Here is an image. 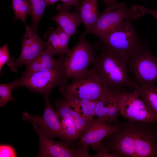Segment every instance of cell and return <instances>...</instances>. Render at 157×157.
<instances>
[{
	"label": "cell",
	"instance_id": "obj_1",
	"mask_svg": "<svg viewBox=\"0 0 157 157\" xmlns=\"http://www.w3.org/2000/svg\"><path fill=\"white\" fill-rule=\"evenodd\" d=\"M96 44L99 53L90 69L110 91L126 88L135 90L139 85L130 78L127 58L99 42Z\"/></svg>",
	"mask_w": 157,
	"mask_h": 157
},
{
	"label": "cell",
	"instance_id": "obj_2",
	"mask_svg": "<svg viewBox=\"0 0 157 157\" xmlns=\"http://www.w3.org/2000/svg\"><path fill=\"white\" fill-rule=\"evenodd\" d=\"M133 21L130 19L124 20L100 38L99 42L127 59L138 49L143 41L134 27Z\"/></svg>",
	"mask_w": 157,
	"mask_h": 157
},
{
	"label": "cell",
	"instance_id": "obj_3",
	"mask_svg": "<svg viewBox=\"0 0 157 157\" xmlns=\"http://www.w3.org/2000/svg\"><path fill=\"white\" fill-rule=\"evenodd\" d=\"M83 33L76 45L65 55L64 63V80L65 84L69 79L73 80L86 74L89 67L95 61V44L87 42Z\"/></svg>",
	"mask_w": 157,
	"mask_h": 157
},
{
	"label": "cell",
	"instance_id": "obj_4",
	"mask_svg": "<svg viewBox=\"0 0 157 157\" xmlns=\"http://www.w3.org/2000/svg\"><path fill=\"white\" fill-rule=\"evenodd\" d=\"M64 98L72 97L92 100H105L112 94L90 69L85 74L69 83L59 86Z\"/></svg>",
	"mask_w": 157,
	"mask_h": 157
},
{
	"label": "cell",
	"instance_id": "obj_5",
	"mask_svg": "<svg viewBox=\"0 0 157 157\" xmlns=\"http://www.w3.org/2000/svg\"><path fill=\"white\" fill-rule=\"evenodd\" d=\"M129 72L133 80L141 86L157 82V56L151 51L146 40L138 49L127 58Z\"/></svg>",
	"mask_w": 157,
	"mask_h": 157
},
{
	"label": "cell",
	"instance_id": "obj_6",
	"mask_svg": "<svg viewBox=\"0 0 157 157\" xmlns=\"http://www.w3.org/2000/svg\"><path fill=\"white\" fill-rule=\"evenodd\" d=\"M64 74L63 63L48 71L37 72L26 77H21L15 89L24 87L33 92L49 97L53 88L65 84Z\"/></svg>",
	"mask_w": 157,
	"mask_h": 157
},
{
	"label": "cell",
	"instance_id": "obj_7",
	"mask_svg": "<svg viewBox=\"0 0 157 157\" xmlns=\"http://www.w3.org/2000/svg\"><path fill=\"white\" fill-rule=\"evenodd\" d=\"M145 14L140 6L134 4L130 8L125 3L122 7L112 10L105 9L99 15L90 33L100 39L114 27L124 20H137Z\"/></svg>",
	"mask_w": 157,
	"mask_h": 157
},
{
	"label": "cell",
	"instance_id": "obj_8",
	"mask_svg": "<svg viewBox=\"0 0 157 157\" xmlns=\"http://www.w3.org/2000/svg\"><path fill=\"white\" fill-rule=\"evenodd\" d=\"M118 130L103 140L104 147L119 157H135L133 122L119 121Z\"/></svg>",
	"mask_w": 157,
	"mask_h": 157
},
{
	"label": "cell",
	"instance_id": "obj_9",
	"mask_svg": "<svg viewBox=\"0 0 157 157\" xmlns=\"http://www.w3.org/2000/svg\"><path fill=\"white\" fill-rule=\"evenodd\" d=\"M119 114L128 121L157 125V117L135 91L126 90L124 92L121 100Z\"/></svg>",
	"mask_w": 157,
	"mask_h": 157
},
{
	"label": "cell",
	"instance_id": "obj_10",
	"mask_svg": "<svg viewBox=\"0 0 157 157\" xmlns=\"http://www.w3.org/2000/svg\"><path fill=\"white\" fill-rule=\"evenodd\" d=\"M38 134L40 144L37 157H90L89 147H78L70 145L63 141H57L42 133L38 127L33 125Z\"/></svg>",
	"mask_w": 157,
	"mask_h": 157
},
{
	"label": "cell",
	"instance_id": "obj_11",
	"mask_svg": "<svg viewBox=\"0 0 157 157\" xmlns=\"http://www.w3.org/2000/svg\"><path fill=\"white\" fill-rule=\"evenodd\" d=\"M43 97L45 106L42 114L40 115H32L24 111L22 114V119L28 121L33 125H37L47 137L51 138H58L71 145L62 133L61 121L54 110L49 97Z\"/></svg>",
	"mask_w": 157,
	"mask_h": 157
},
{
	"label": "cell",
	"instance_id": "obj_12",
	"mask_svg": "<svg viewBox=\"0 0 157 157\" xmlns=\"http://www.w3.org/2000/svg\"><path fill=\"white\" fill-rule=\"evenodd\" d=\"M24 35L21 40L20 53L16 60L13 57L7 63L10 70L16 72L19 66L27 65L34 60L44 50L46 41L42 40L37 32L27 25Z\"/></svg>",
	"mask_w": 157,
	"mask_h": 157
},
{
	"label": "cell",
	"instance_id": "obj_13",
	"mask_svg": "<svg viewBox=\"0 0 157 157\" xmlns=\"http://www.w3.org/2000/svg\"><path fill=\"white\" fill-rule=\"evenodd\" d=\"M157 125L133 122L135 157H157Z\"/></svg>",
	"mask_w": 157,
	"mask_h": 157
},
{
	"label": "cell",
	"instance_id": "obj_14",
	"mask_svg": "<svg viewBox=\"0 0 157 157\" xmlns=\"http://www.w3.org/2000/svg\"><path fill=\"white\" fill-rule=\"evenodd\" d=\"M118 129L116 125L109 124L97 118H94L75 143V146L78 147L90 146L97 152L104 147L102 142L104 139Z\"/></svg>",
	"mask_w": 157,
	"mask_h": 157
},
{
	"label": "cell",
	"instance_id": "obj_15",
	"mask_svg": "<svg viewBox=\"0 0 157 157\" xmlns=\"http://www.w3.org/2000/svg\"><path fill=\"white\" fill-rule=\"evenodd\" d=\"M126 89L115 91L113 96L106 100L97 101L95 110L97 119L110 124H117L120 103Z\"/></svg>",
	"mask_w": 157,
	"mask_h": 157
},
{
	"label": "cell",
	"instance_id": "obj_16",
	"mask_svg": "<svg viewBox=\"0 0 157 157\" xmlns=\"http://www.w3.org/2000/svg\"><path fill=\"white\" fill-rule=\"evenodd\" d=\"M70 37L59 26L56 29L49 27L44 35L47 42L44 50L53 56L67 55L70 51L68 46Z\"/></svg>",
	"mask_w": 157,
	"mask_h": 157
},
{
	"label": "cell",
	"instance_id": "obj_17",
	"mask_svg": "<svg viewBox=\"0 0 157 157\" xmlns=\"http://www.w3.org/2000/svg\"><path fill=\"white\" fill-rule=\"evenodd\" d=\"M56 9L58 13L49 19L70 37L76 34L78 27L82 24L78 13V5L75 7L71 12H70L71 8L63 3L57 5Z\"/></svg>",
	"mask_w": 157,
	"mask_h": 157
},
{
	"label": "cell",
	"instance_id": "obj_18",
	"mask_svg": "<svg viewBox=\"0 0 157 157\" xmlns=\"http://www.w3.org/2000/svg\"><path fill=\"white\" fill-rule=\"evenodd\" d=\"M65 56H61L56 59L44 50L34 60L26 66L21 77H26L36 72L48 71L57 67L64 63Z\"/></svg>",
	"mask_w": 157,
	"mask_h": 157
},
{
	"label": "cell",
	"instance_id": "obj_19",
	"mask_svg": "<svg viewBox=\"0 0 157 157\" xmlns=\"http://www.w3.org/2000/svg\"><path fill=\"white\" fill-rule=\"evenodd\" d=\"M78 13L85 30V35L89 34L90 31L99 15L97 0H78Z\"/></svg>",
	"mask_w": 157,
	"mask_h": 157
},
{
	"label": "cell",
	"instance_id": "obj_20",
	"mask_svg": "<svg viewBox=\"0 0 157 157\" xmlns=\"http://www.w3.org/2000/svg\"><path fill=\"white\" fill-rule=\"evenodd\" d=\"M64 98L75 112L88 119H93L95 116V110L98 101L72 97Z\"/></svg>",
	"mask_w": 157,
	"mask_h": 157
},
{
	"label": "cell",
	"instance_id": "obj_21",
	"mask_svg": "<svg viewBox=\"0 0 157 157\" xmlns=\"http://www.w3.org/2000/svg\"><path fill=\"white\" fill-rule=\"evenodd\" d=\"M135 91L157 117V86L154 83L150 82L139 86Z\"/></svg>",
	"mask_w": 157,
	"mask_h": 157
},
{
	"label": "cell",
	"instance_id": "obj_22",
	"mask_svg": "<svg viewBox=\"0 0 157 157\" xmlns=\"http://www.w3.org/2000/svg\"><path fill=\"white\" fill-rule=\"evenodd\" d=\"M54 105L56 109V113L60 119H70L75 124L78 119L82 116L71 108L64 98H57L54 102Z\"/></svg>",
	"mask_w": 157,
	"mask_h": 157
},
{
	"label": "cell",
	"instance_id": "obj_23",
	"mask_svg": "<svg viewBox=\"0 0 157 157\" xmlns=\"http://www.w3.org/2000/svg\"><path fill=\"white\" fill-rule=\"evenodd\" d=\"M30 5L29 15L32 19L30 26L37 32L38 23L43 16L45 8L47 6L44 0H28Z\"/></svg>",
	"mask_w": 157,
	"mask_h": 157
},
{
	"label": "cell",
	"instance_id": "obj_24",
	"mask_svg": "<svg viewBox=\"0 0 157 157\" xmlns=\"http://www.w3.org/2000/svg\"><path fill=\"white\" fill-rule=\"evenodd\" d=\"M60 120L62 133L72 145V143L80 138L81 135L72 119L63 118Z\"/></svg>",
	"mask_w": 157,
	"mask_h": 157
},
{
	"label": "cell",
	"instance_id": "obj_25",
	"mask_svg": "<svg viewBox=\"0 0 157 157\" xmlns=\"http://www.w3.org/2000/svg\"><path fill=\"white\" fill-rule=\"evenodd\" d=\"M10 7L13 9L14 16L13 20L19 19L26 26V18L30 12V5L28 0H12Z\"/></svg>",
	"mask_w": 157,
	"mask_h": 157
},
{
	"label": "cell",
	"instance_id": "obj_26",
	"mask_svg": "<svg viewBox=\"0 0 157 157\" xmlns=\"http://www.w3.org/2000/svg\"><path fill=\"white\" fill-rule=\"evenodd\" d=\"M18 79L7 84H0V107H4L9 101H15L12 95V92L17 85Z\"/></svg>",
	"mask_w": 157,
	"mask_h": 157
},
{
	"label": "cell",
	"instance_id": "obj_27",
	"mask_svg": "<svg viewBox=\"0 0 157 157\" xmlns=\"http://www.w3.org/2000/svg\"><path fill=\"white\" fill-rule=\"evenodd\" d=\"M8 45V43L5 44L0 48V74L3 66L13 58L10 55Z\"/></svg>",
	"mask_w": 157,
	"mask_h": 157
},
{
	"label": "cell",
	"instance_id": "obj_28",
	"mask_svg": "<svg viewBox=\"0 0 157 157\" xmlns=\"http://www.w3.org/2000/svg\"><path fill=\"white\" fill-rule=\"evenodd\" d=\"M17 156L16 151L11 145L2 144L0 146V157H15Z\"/></svg>",
	"mask_w": 157,
	"mask_h": 157
},
{
	"label": "cell",
	"instance_id": "obj_29",
	"mask_svg": "<svg viewBox=\"0 0 157 157\" xmlns=\"http://www.w3.org/2000/svg\"><path fill=\"white\" fill-rule=\"evenodd\" d=\"M103 3L106 6L105 9L112 10L119 8L125 4L124 2H119L116 0H103Z\"/></svg>",
	"mask_w": 157,
	"mask_h": 157
},
{
	"label": "cell",
	"instance_id": "obj_30",
	"mask_svg": "<svg viewBox=\"0 0 157 157\" xmlns=\"http://www.w3.org/2000/svg\"><path fill=\"white\" fill-rule=\"evenodd\" d=\"M92 157H119L117 155L113 153L104 147L97 152L95 154L92 156Z\"/></svg>",
	"mask_w": 157,
	"mask_h": 157
},
{
	"label": "cell",
	"instance_id": "obj_31",
	"mask_svg": "<svg viewBox=\"0 0 157 157\" xmlns=\"http://www.w3.org/2000/svg\"><path fill=\"white\" fill-rule=\"evenodd\" d=\"M141 10L144 14H149L153 16L157 20V9L153 10L147 8L143 6H140Z\"/></svg>",
	"mask_w": 157,
	"mask_h": 157
},
{
	"label": "cell",
	"instance_id": "obj_32",
	"mask_svg": "<svg viewBox=\"0 0 157 157\" xmlns=\"http://www.w3.org/2000/svg\"><path fill=\"white\" fill-rule=\"evenodd\" d=\"M66 6L71 8V6L74 7L78 6L79 4L78 0H60Z\"/></svg>",
	"mask_w": 157,
	"mask_h": 157
},
{
	"label": "cell",
	"instance_id": "obj_33",
	"mask_svg": "<svg viewBox=\"0 0 157 157\" xmlns=\"http://www.w3.org/2000/svg\"><path fill=\"white\" fill-rule=\"evenodd\" d=\"M44 1L47 6L49 5L54 6L56 3L60 1V0H44Z\"/></svg>",
	"mask_w": 157,
	"mask_h": 157
},
{
	"label": "cell",
	"instance_id": "obj_34",
	"mask_svg": "<svg viewBox=\"0 0 157 157\" xmlns=\"http://www.w3.org/2000/svg\"><path fill=\"white\" fill-rule=\"evenodd\" d=\"M156 127H157V126H156Z\"/></svg>",
	"mask_w": 157,
	"mask_h": 157
}]
</instances>
